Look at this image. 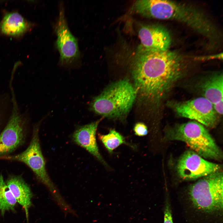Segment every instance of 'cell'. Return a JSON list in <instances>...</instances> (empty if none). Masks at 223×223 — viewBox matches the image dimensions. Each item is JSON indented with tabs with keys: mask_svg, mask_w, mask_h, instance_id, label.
Listing matches in <instances>:
<instances>
[{
	"mask_svg": "<svg viewBox=\"0 0 223 223\" xmlns=\"http://www.w3.org/2000/svg\"><path fill=\"white\" fill-rule=\"evenodd\" d=\"M182 58L168 49L154 51L141 47L134 62L133 74L137 92L151 103L159 102L182 74Z\"/></svg>",
	"mask_w": 223,
	"mask_h": 223,
	"instance_id": "cell-1",
	"label": "cell"
},
{
	"mask_svg": "<svg viewBox=\"0 0 223 223\" xmlns=\"http://www.w3.org/2000/svg\"><path fill=\"white\" fill-rule=\"evenodd\" d=\"M133 8L136 13L147 17L181 23L204 37L211 45L220 41L221 35L215 25L202 10L193 5L167 0H141L136 1Z\"/></svg>",
	"mask_w": 223,
	"mask_h": 223,
	"instance_id": "cell-2",
	"label": "cell"
},
{
	"mask_svg": "<svg viewBox=\"0 0 223 223\" xmlns=\"http://www.w3.org/2000/svg\"><path fill=\"white\" fill-rule=\"evenodd\" d=\"M137 90L125 79L107 87L90 103L89 109L96 114L109 118H120L126 115L135 100Z\"/></svg>",
	"mask_w": 223,
	"mask_h": 223,
	"instance_id": "cell-3",
	"label": "cell"
},
{
	"mask_svg": "<svg viewBox=\"0 0 223 223\" xmlns=\"http://www.w3.org/2000/svg\"><path fill=\"white\" fill-rule=\"evenodd\" d=\"M167 141L185 142L203 158L216 160L222 158V153L205 126L195 121L178 125L166 133Z\"/></svg>",
	"mask_w": 223,
	"mask_h": 223,
	"instance_id": "cell-4",
	"label": "cell"
},
{
	"mask_svg": "<svg viewBox=\"0 0 223 223\" xmlns=\"http://www.w3.org/2000/svg\"><path fill=\"white\" fill-rule=\"evenodd\" d=\"M223 173H212L192 184L188 189V198L193 207L208 214L222 211Z\"/></svg>",
	"mask_w": 223,
	"mask_h": 223,
	"instance_id": "cell-5",
	"label": "cell"
},
{
	"mask_svg": "<svg viewBox=\"0 0 223 223\" xmlns=\"http://www.w3.org/2000/svg\"><path fill=\"white\" fill-rule=\"evenodd\" d=\"M42 120L34 126L30 144L24 151L16 155L0 157V159L16 161L24 163L32 169L38 180L54 194L58 191L46 171L45 161L40 144L39 130Z\"/></svg>",
	"mask_w": 223,
	"mask_h": 223,
	"instance_id": "cell-6",
	"label": "cell"
},
{
	"mask_svg": "<svg viewBox=\"0 0 223 223\" xmlns=\"http://www.w3.org/2000/svg\"><path fill=\"white\" fill-rule=\"evenodd\" d=\"M54 28L57 37L55 45L59 53V63L66 66L74 64L79 59L80 54L77 40L68 28L62 2L60 3L59 16Z\"/></svg>",
	"mask_w": 223,
	"mask_h": 223,
	"instance_id": "cell-7",
	"label": "cell"
},
{
	"mask_svg": "<svg viewBox=\"0 0 223 223\" xmlns=\"http://www.w3.org/2000/svg\"><path fill=\"white\" fill-rule=\"evenodd\" d=\"M10 87L12 108L9 121L0 134V157L13 152L25 139V121L19 112L13 86Z\"/></svg>",
	"mask_w": 223,
	"mask_h": 223,
	"instance_id": "cell-8",
	"label": "cell"
},
{
	"mask_svg": "<svg viewBox=\"0 0 223 223\" xmlns=\"http://www.w3.org/2000/svg\"><path fill=\"white\" fill-rule=\"evenodd\" d=\"M221 169L220 165L206 160L191 150L181 155L177 165L179 176L185 180L203 177Z\"/></svg>",
	"mask_w": 223,
	"mask_h": 223,
	"instance_id": "cell-9",
	"label": "cell"
},
{
	"mask_svg": "<svg viewBox=\"0 0 223 223\" xmlns=\"http://www.w3.org/2000/svg\"><path fill=\"white\" fill-rule=\"evenodd\" d=\"M174 109L180 116L194 120L204 126L212 128L217 120L212 104L204 97L176 104Z\"/></svg>",
	"mask_w": 223,
	"mask_h": 223,
	"instance_id": "cell-10",
	"label": "cell"
},
{
	"mask_svg": "<svg viewBox=\"0 0 223 223\" xmlns=\"http://www.w3.org/2000/svg\"><path fill=\"white\" fill-rule=\"evenodd\" d=\"M142 47L154 51L168 49L171 43L170 35L166 28L161 25H146L138 31Z\"/></svg>",
	"mask_w": 223,
	"mask_h": 223,
	"instance_id": "cell-11",
	"label": "cell"
},
{
	"mask_svg": "<svg viewBox=\"0 0 223 223\" xmlns=\"http://www.w3.org/2000/svg\"><path fill=\"white\" fill-rule=\"evenodd\" d=\"M98 120L78 127L72 135L73 141L85 149L104 165L107 164L100 153L97 143L96 134L100 121Z\"/></svg>",
	"mask_w": 223,
	"mask_h": 223,
	"instance_id": "cell-12",
	"label": "cell"
},
{
	"mask_svg": "<svg viewBox=\"0 0 223 223\" xmlns=\"http://www.w3.org/2000/svg\"><path fill=\"white\" fill-rule=\"evenodd\" d=\"M201 89L204 98L213 105L217 114L222 115L223 102L222 73L212 75L202 84Z\"/></svg>",
	"mask_w": 223,
	"mask_h": 223,
	"instance_id": "cell-13",
	"label": "cell"
},
{
	"mask_svg": "<svg viewBox=\"0 0 223 223\" xmlns=\"http://www.w3.org/2000/svg\"><path fill=\"white\" fill-rule=\"evenodd\" d=\"M33 24L17 12L6 14L0 22V32L13 37H20L29 31Z\"/></svg>",
	"mask_w": 223,
	"mask_h": 223,
	"instance_id": "cell-14",
	"label": "cell"
},
{
	"mask_svg": "<svg viewBox=\"0 0 223 223\" xmlns=\"http://www.w3.org/2000/svg\"><path fill=\"white\" fill-rule=\"evenodd\" d=\"M6 184L15 198L17 202L24 208L27 221L28 209L32 205L33 195L28 184L20 176H10Z\"/></svg>",
	"mask_w": 223,
	"mask_h": 223,
	"instance_id": "cell-15",
	"label": "cell"
},
{
	"mask_svg": "<svg viewBox=\"0 0 223 223\" xmlns=\"http://www.w3.org/2000/svg\"><path fill=\"white\" fill-rule=\"evenodd\" d=\"M16 202L2 175H0V211L2 215L3 216L7 211L14 210Z\"/></svg>",
	"mask_w": 223,
	"mask_h": 223,
	"instance_id": "cell-16",
	"label": "cell"
},
{
	"mask_svg": "<svg viewBox=\"0 0 223 223\" xmlns=\"http://www.w3.org/2000/svg\"><path fill=\"white\" fill-rule=\"evenodd\" d=\"M98 137L110 153H112L114 150L122 144L129 145L124 137L114 129L111 130L106 135L98 134Z\"/></svg>",
	"mask_w": 223,
	"mask_h": 223,
	"instance_id": "cell-17",
	"label": "cell"
},
{
	"mask_svg": "<svg viewBox=\"0 0 223 223\" xmlns=\"http://www.w3.org/2000/svg\"><path fill=\"white\" fill-rule=\"evenodd\" d=\"M164 209V223H173L172 211L169 199L166 198Z\"/></svg>",
	"mask_w": 223,
	"mask_h": 223,
	"instance_id": "cell-18",
	"label": "cell"
},
{
	"mask_svg": "<svg viewBox=\"0 0 223 223\" xmlns=\"http://www.w3.org/2000/svg\"><path fill=\"white\" fill-rule=\"evenodd\" d=\"M133 130L135 134L139 136H144L148 133L146 126L142 122L137 123L134 125Z\"/></svg>",
	"mask_w": 223,
	"mask_h": 223,
	"instance_id": "cell-19",
	"label": "cell"
},
{
	"mask_svg": "<svg viewBox=\"0 0 223 223\" xmlns=\"http://www.w3.org/2000/svg\"><path fill=\"white\" fill-rule=\"evenodd\" d=\"M0 116H0V123H1V117H0Z\"/></svg>",
	"mask_w": 223,
	"mask_h": 223,
	"instance_id": "cell-20",
	"label": "cell"
}]
</instances>
